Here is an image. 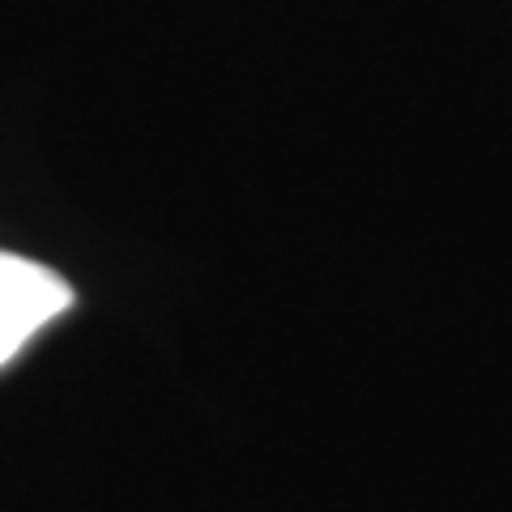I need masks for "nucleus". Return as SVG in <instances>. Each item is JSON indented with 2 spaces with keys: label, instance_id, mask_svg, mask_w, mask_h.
<instances>
[{
  "label": "nucleus",
  "instance_id": "1",
  "mask_svg": "<svg viewBox=\"0 0 512 512\" xmlns=\"http://www.w3.org/2000/svg\"><path fill=\"white\" fill-rule=\"evenodd\" d=\"M69 308L73 286L56 269L18 252H0V367L18 359V350Z\"/></svg>",
  "mask_w": 512,
  "mask_h": 512
}]
</instances>
